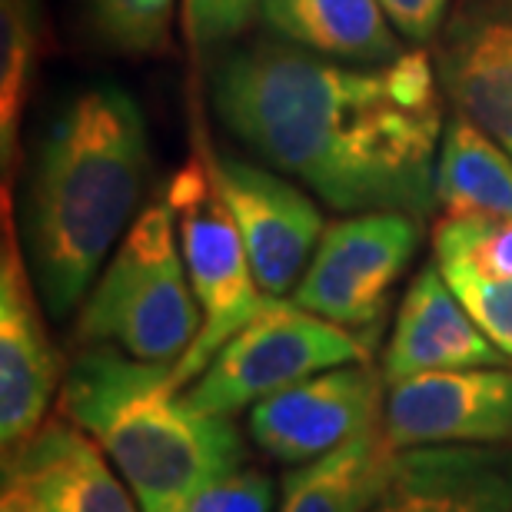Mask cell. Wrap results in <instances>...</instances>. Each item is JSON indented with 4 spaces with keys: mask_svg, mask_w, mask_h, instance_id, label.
Masks as SVG:
<instances>
[{
    "mask_svg": "<svg viewBox=\"0 0 512 512\" xmlns=\"http://www.w3.org/2000/svg\"><path fill=\"white\" fill-rule=\"evenodd\" d=\"M506 356L489 343L459 296L449 290L443 270L433 260L416 273L396 313L383 353L386 383L409 380L419 373L473 370V366H503Z\"/></svg>",
    "mask_w": 512,
    "mask_h": 512,
    "instance_id": "obj_13",
    "label": "cell"
},
{
    "mask_svg": "<svg viewBox=\"0 0 512 512\" xmlns=\"http://www.w3.org/2000/svg\"><path fill=\"white\" fill-rule=\"evenodd\" d=\"M213 104L243 147L333 210H433L443 114L423 50L363 70L263 40L217 67Z\"/></svg>",
    "mask_w": 512,
    "mask_h": 512,
    "instance_id": "obj_1",
    "label": "cell"
},
{
    "mask_svg": "<svg viewBox=\"0 0 512 512\" xmlns=\"http://www.w3.org/2000/svg\"><path fill=\"white\" fill-rule=\"evenodd\" d=\"M170 203L140 210L124 243L87 293L74 343L114 346L143 363H180L197 340L203 313L173 237Z\"/></svg>",
    "mask_w": 512,
    "mask_h": 512,
    "instance_id": "obj_4",
    "label": "cell"
},
{
    "mask_svg": "<svg viewBox=\"0 0 512 512\" xmlns=\"http://www.w3.org/2000/svg\"><path fill=\"white\" fill-rule=\"evenodd\" d=\"M276 34L323 57L389 64L403 54L380 0H263Z\"/></svg>",
    "mask_w": 512,
    "mask_h": 512,
    "instance_id": "obj_17",
    "label": "cell"
},
{
    "mask_svg": "<svg viewBox=\"0 0 512 512\" xmlns=\"http://www.w3.org/2000/svg\"><path fill=\"white\" fill-rule=\"evenodd\" d=\"M0 24V153L7 167L40 60L37 0H0Z\"/></svg>",
    "mask_w": 512,
    "mask_h": 512,
    "instance_id": "obj_19",
    "label": "cell"
},
{
    "mask_svg": "<svg viewBox=\"0 0 512 512\" xmlns=\"http://www.w3.org/2000/svg\"><path fill=\"white\" fill-rule=\"evenodd\" d=\"M147 170V120L124 87L77 90L47 120L27 170L24 256L50 320L84 303L140 207Z\"/></svg>",
    "mask_w": 512,
    "mask_h": 512,
    "instance_id": "obj_2",
    "label": "cell"
},
{
    "mask_svg": "<svg viewBox=\"0 0 512 512\" xmlns=\"http://www.w3.org/2000/svg\"><path fill=\"white\" fill-rule=\"evenodd\" d=\"M60 416L120 469L143 512H170L213 479L247 466L230 416L180 396L173 363H143L114 346H84L60 386Z\"/></svg>",
    "mask_w": 512,
    "mask_h": 512,
    "instance_id": "obj_3",
    "label": "cell"
},
{
    "mask_svg": "<svg viewBox=\"0 0 512 512\" xmlns=\"http://www.w3.org/2000/svg\"><path fill=\"white\" fill-rule=\"evenodd\" d=\"M436 203L446 217L512 220V153L459 110L439 143Z\"/></svg>",
    "mask_w": 512,
    "mask_h": 512,
    "instance_id": "obj_18",
    "label": "cell"
},
{
    "mask_svg": "<svg viewBox=\"0 0 512 512\" xmlns=\"http://www.w3.org/2000/svg\"><path fill=\"white\" fill-rule=\"evenodd\" d=\"M4 469L24 476L47 512H143L104 449L67 416L47 419L30 443L4 456Z\"/></svg>",
    "mask_w": 512,
    "mask_h": 512,
    "instance_id": "obj_15",
    "label": "cell"
},
{
    "mask_svg": "<svg viewBox=\"0 0 512 512\" xmlns=\"http://www.w3.org/2000/svg\"><path fill=\"white\" fill-rule=\"evenodd\" d=\"M383 433L393 449L512 446V370L473 366L389 383Z\"/></svg>",
    "mask_w": 512,
    "mask_h": 512,
    "instance_id": "obj_9",
    "label": "cell"
},
{
    "mask_svg": "<svg viewBox=\"0 0 512 512\" xmlns=\"http://www.w3.org/2000/svg\"><path fill=\"white\" fill-rule=\"evenodd\" d=\"M203 157L247 243L256 283L266 296L283 300L300 283L303 266H310L306 260H313L316 243L326 230L323 213L300 187L256 163L213 153L207 143Z\"/></svg>",
    "mask_w": 512,
    "mask_h": 512,
    "instance_id": "obj_10",
    "label": "cell"
},
{
    "mask_svg": "<svg viewBox=\"0 0 512 512\" xmlns=\"http://www.w3.org/2000/svg\"><path fill=\"white\" fill-rule=\"evenodd\" d=\"M389 20L413 40H433L443 30L449 0H380Z\"/></svg>",
    "mask_w": 512,
    "mask_h": 512,
    "instance_id": "obj_25",
    "label": "cell"
},
{
    "mask_svg": "<svg viewBox=\"0 0 512 512\" xmlns=\"http://www.w3.org/2000/svg\"><path fill=\"white\" fill-rule=\"evenodd\" d=\"M376 333H356L286 300L263 306L237 336L220 346L187 399L203 413L233 416L243 406L346 363H366Z\"/></svg>",
    "mask_w": 512,
    "mask_h": 512,
    "instance_id": "obj_6",
    "label": "cell"
},
{
    "mask_svg": "<svg viewBox=\"0 0 512 512\" xmlns=\"http://www.w3.org/2000/svg\"><path fill=\"white\" fill-rule=\"evenodd\" d=\"M436 263H463L486 276L512 280V220L446 217L436 227Z\"/></svg>",
    "mask_w": 512,
    "mask_h": 512,
    "instance_id": "obj_20",
    "label": "cell"
},
{
    "mask_svg": "<svg viewBox=\"0 0 512 512\" xmlns=\"http://www.w3.org/2000/svg\"><path fill=\"white\" fill-rule=\"evenodd\" d=\"M436 64L459 114L512 153V0H463L439 37Z\"/></svg>",
    "mask_w": 512,
    "mask_h": 512,
    "instance_id": "obj_12",
    "label": "cell"
},
{
    "mask_svg": "<svg viewBox=\"0 0 512 512\" xmlns=\"http://www.w3.org/2000/svg\"><path fill=\"white\" fill-rule=\"evenodd\" d=\"M396 453L383 423L366 429L333 453L293 466L283 476V499L276 512H370L393 476Z\"/></svg>",
    "mask_w": 512,
    "mask_h": 512,
    "instance_id": "obj_16",
    "label": "cell"
},
{
    "mask_svg": "<svg viewBox=\"0 0 512 512\" xmlns=\"http://www.w3.org/2000/svg\"><path fill=\"white\" fill-rule=\"evenodd\" d=\"M439 270L489 343L512 360V280L486 276L463 263H439Z\"/></svg>",
    "mask_w": 512,
    "mask_h": 512,
    "instance_id": "obj_22",
    "label": "cell"
},
{
    "mask_svg": "<svg viewBox=\"0 0 512 512\" xmlns=\"http://www.w3.org/2000/svg\"><path fill=\"white\" fill-rule=\"evenodd\" d=\"M40 293L30 276L24 243L10 227L4 193V253H0V443L4 456L37 436L60 386V356L40 313Z\"/></svg>",
    "mask_w": 512,
    "mask_h": 512,
    "instance_id": "obj_11",
    "label": "cell"
},
{
    "mask_svg": "<svg viewBox=\"0 0 512 512\" xmlns=\"http://www.w3.org/2000/svg\"><path fill=\"white\" fill-rule=\"evenodd\" d=\"M419 247V217L376 210L323 230L293 303L356 333H376L389 293Z\"/></svg>",
    "mask_w": 512,
    "mask_h": 512,
    "instance_id": "obj_7",
    "label": "cell"
},
{
    "mask_svg": "<svg viewBox=\"0 0 512 512\" xmlns=\"http://www.w3.org/2000/svg\"><path fill=\"white\" fill-rule=\"evenodd\" d=\"M256 0H183V27L190 44L203 50L233 40L250 24Z\"/></svg>",
    "mask_w": 512,
    "mask_h": 512,
    "instance_id": "obj_24",
    "label": "cell"
},
{
    "mask_svg": "<svg viewBox=\"0 0 512 512\" xmlns=\"http://www.w3.org/2000/svg\"><path fill=\"white\" fill-rule=\"evenodd\" d=\"M0 512H47L44 499L14 469H4V496H0Z\"/></svg>",
    "mask_w": 512,
    "mask_h": 512,
    "instance_id": "obj_26",
    "label": "cell"
},
{
    "mask_svg": "<svg viewBox=\"0 0 512 512\" xmlns=\"http://www.w3.org/2000/svg\"><path fill=\"white\" fill-rule=\"evenodd\" d=\"M270 509H273L270 476L256 466H240L197 489L190 499H183L170 512H270Z\"/></svg>",
    "mask_w": 512,
    "mask_h": 512,
    "instance_id": "obj_23",
    "label": "cell"
},
{
    "mask_svg": "<svg viewBox=\"0 0 512 512\" xmlns=\"http://www.w3.org/2000/svg\"><path fill=\"white\" fill-rule=\"evenodd\" d=\"M386 376L346 363L280 389L250 409L253 446L283 466H303L383 423Z\"/></svg>",
    "mask_w": 512,
    "mask_h": 512,
    "instance_id": "obj_8",
    "label": "cell"
},
{
    "mask_svg": "<svg viewBox=\"0 0 512 512\" xmlns=\"http://www.w3.org/2000/svg\"><path fill=\"white\" fill-rule=\"evenodd\" d=\"M97 34L124 54H153L167 44L173 0H90Z\"/></svg>",
    "mask_w": 512,
    "mask_h": 512,
    "instance_id": "obj_21",
    "label": "cell"
},
{
    "mask_svg": "<svg viewBox=\"0 0 512 512\" xmlns=\"http://www.w3.org/2000/svg\"><path fill=\"white\" fill-rule=\"evenodd\" d=\"M370 512H512V446L399 449Z\"/></svg>",
    "mask_w": 512,
    "mask_h": 512,
    "instance_id": "obj_14",
    "label": "cell"
},
{
    "mask_svg": "<svg viewBox=\"0 0 512 512\" xmlns=\"http://www.w3.org/2000/svg\"><path fill=\"white\" fill-rule=\"evenodd\" d=\"M167 203L180 227V253L203 326L180 363H173L177 386L197 380L230 336H237L270 303L253 276V263L230 207L223 203L207 157H190L170 180Z\"/></svg>",
    "mask_w": 512,
    "mask_h": 512,
    "instance_id": "obj_5",
    "label": "cell"
}]
</instances>
